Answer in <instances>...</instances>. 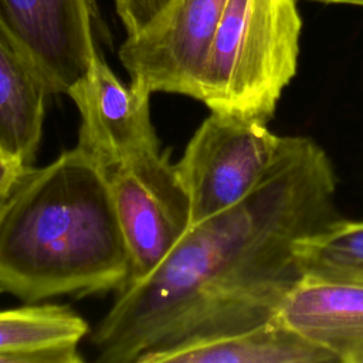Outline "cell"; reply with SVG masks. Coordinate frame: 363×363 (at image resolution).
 I'll list each match as a JSON object with an SVG mask.
<instances>
[{
	"label": "cell",
	"instance_id": "1",
	"mask_svg": "<svg viewBox=\"0 0 363 363\" xmlns=\"http://www.w3.org/2000/svg\"><path fill=\"white\" fill-rule=\"evenodd\" d=\"M336 173L308 136H282L251 191L191 224L145 278L118 291L91 335L95 360L136 363L166 336L190 342L274 318L302 278L299 240L340 218Z\"/></svg>",
	"mask_w": 363,
	"mask_h": 363
},
{
	"label": "cell",
	"instance_id": "2",
	"mask_svg": "<svg viewBox=\"0 0 363 363\" xmlns=\"http://www.w3.org/2000/svg\"><path fill=\"white\" fill-rule=\"evenodd\" d=\"M129 269L105 170L77 146L31 167L0 225V292L26 303L118 292Z\"/></svg>",
	"mask_w": 363,
	"mask_h": 363
},
{
	"label": "cell",
	"instance_id": "3",
	"mask_svg": "<svg viewBox=\"0 0 363 363\" xmlns=\"http://www.w3.org/2000/svg\"><path fill=\"white\" fill-rule=\"evenodd\" d=\"M301 33L298 0H227L197 101L268 125L298 72Z\"/></svg>",
	"mask_w": 363,
	"mask_h": 363
},
{
	"label": "cell",
	"instance_id": "4",
	"mask_svg": "<svg viewBox=\"0 0 363 363\" xmlns=\"http://www.w3.org/2000/svg\"><path fill=\"white\" fill-rule=\"evenodd\" d=\"M282 136L265 123L210 111L177 163L190 225L242 200L272 163Z\"/></svg>",
	"mask_w": 363,
	"mask_h": 363
},
{
	"label": "cell",
	"instance_id": "5",
	"mask_svg": "<svg viewBox=\"0 0 363 363\" xmlns=\"http://www.w3.org/2000/svg\"><path fill=\"white\" fill-rule=\"evenodd\" d=\"M106 179L126 244L129 279L150 274L190 227V203L169 152L122 163Z\"/></svg>",
	"mask_w": 363,
	"mask_h": 363
},
{
	"label": "cell",
	"instance_id": "6",
	"mask_svg": "<svg viewBox=\"0 0 363 363\" xmlns=\"http://www.w3.org/2000/svg\"><path fill=\"white\" fill-rule=\"evenodd\" d=\"M227 0H170L118 57L130 84L149 94L199 98L200 81Z\"/></svg>",
	"mask_w": 363,
	"mask_h": 363
},
{
	"label": "cell",
	"instance_id": "7",
	"mask_svg": "<svg viewBox=\"0 0 363 363\" xmlns=\"http://www.w3.org/2000/svg\"><path fill=\"white\" fill-rule=\"evenodd\" d=\"M95 0H0V34L50 94L69 95L99 55Z\"/></svg>",
	"mask_w": 363,
	"mask_h": 363
},
{
	"label": "cell",
	"instance_id": "8",
	"mask_svg": "<svg viewBox=\"0 0 363 363\" xmlns=\"http://www.w3.org/2000/svg\"><path fill=\"white\" fill-rule=\"evenodd\" d=\"M68 96L81 118L77 147L105 172L160 149L150 119L152 94L123 84L101 54Z\"/></svg>",
	"mask_w": 363,
	"mask_h": 363
},
{
	"label": "cell",
	"instance_id": "9",
	"mask_svg": "<svg viewBox=\"0 0 363 363\" xmlns=\"http://www.w3.org/2000/svg\"><path fill=\"white\" fill-rule=\"evenodd\" d=\"M278 318L342 363H363V281L302 275Z\"/></svg>",
	"mask_w": 363,
	"mask_h": 363
},
{
	"label": "cell",
	"instance_id": "10",
	"mask_svg": "<svg viewBox=\"0 0 363 363\" xmlns=\"http://www.w3.org/2000/svg\"><path fill=\"white\" fill-rule=\"evenodd\" d=\"M333 363L275 315L257 326L150 352L138 363Z\"/></svg>",
	"mask_w": 363,
	"mask_h": 363
},
{
	"label": "cell",
	"instance_id": "11",
	"mask_svg": "<svg viewBox=\"0 0 363 363\" xmlns=\"http://www.w3.org/2000/svg\"><path fill=\"white\" fill-rule=\"evenodd\" d=\"M45 84L0 34V155L33 166L45 113Z\"/></svg>",
	"mask_w": 363,
	"mask_h": 363
},
{
	"label": "cell",
	"instance_id": "12",
	"mask_svg": "<svg viewBox=\"0 0 363 363\" xmlns=\"http://www.w3.org/2000/svg\"><path fill=\"white\" fill-rule=\"evenodd\" d=\"M86 320L68 306L28 303L0 311V353L16 349L79 345Z\"/></svg>",
	"mask_w": 363,
	"mask_h": 363
},
{
	"label": "cell",
	"instance_id": "13",
	"mask_svg": "<svg viewBox=\"0 0 363 363\" xmlns=\"http://www.w3.org/2000/svg\"><path fill=\"white\" fill-rule=\"evenodd\" d=\"M295 255L303 275L363 281V221L339 218L299 240Z\"/></svg>",
	"mask_w": 363,
	"mask_h": 363
},
{
	"label": "cell",
	"instance_id": "14",
	"mask_svg": "<svg viewBox=\"0 0 363 363\" xmlns=\"http://www.w3.org/2000/svg\"><path fill=\"white\" fill-rule=\"evenodd\" d=\"M170 0H115L116 13L126 30L133 35L143 30Z\"/></svg>",
	"mask_w": 363,
	"mask_h": 363
},
{
	"label": "cell",
	"instance_id": "15",
	"mask_svg": "<svg viewBox=\"0 0 363 363\" xmlns=\"http://www.w3.org/2000/svg\"><path fill=\"white\" fill-rule=\"evenodd\" d=\"M31 167L33 166H24L16 160L0 157V225Z\"/></svg>",
	"mask_w": 363,
	"mask_h": 363
},
{
	"label": "cell",
	"instance_id": "16",
	"mask_svg": "<svg viewBox=\"0 0 363 363\" xmlns=\"http://www.w3.org/2000/svg\"><path fill=\"white\" fill-rule=\"evenodd\" d=\"M309 1H319L325 4H350V6L363 7V0H309Z\"/></svg>",
	"mask_w": 363,
	"mask_h": 363
},
{
	"label": "cell",
	"instance_id": "17",
	"mask_svg": "<svg viewBox=\"0 0 363 363\" xmlns=\"http://www.w3.org/2000/svg\"><path fill=\"white\" fill-rule=\"evenodd\" d=\"M0 157H3V156H1V155H0Z\"/></svg>",
	"mask_w": 363,
	"mask_h": 363
}]
</instances>
